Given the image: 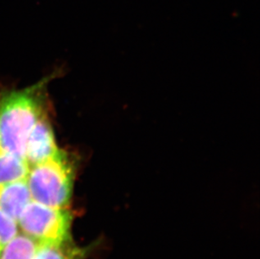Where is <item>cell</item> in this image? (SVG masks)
<instances>
[{"label": "cell", "instance_id": "6da1fadb", "mask_svg": "<svg viewBox=\"0 0 260 259\" xmlns=\"http://www.w3.org/2000/svg\"><path fill=\"white\" fill-rule=\"evenodd\" d=\"M45 82L0 98V149L25 160L29 134L45 114Z\"/></svg>", "mask_w": 260, "mask_h": 259}, {"label": "cell", "instance_id": "7a4b0ae2", "mask_svg": "<svg viewBox=\"0 0 260 259\" xmlns=\"http://www.w3.org/2000/svg\"><path fill=\"white\" fill-rule=\"evenodd\" d=\"M74 179L73 161L61 150L52 158L29 166L26 177L32 201L54 208L69 206Z\"/></svg>", "mask_w": 260, "mask_h": 259}, {"label": "cell", "instance_id": "3957f363", "mask_svg": "<svg viewBox=\"0 0 260 259\" xmlns=\"http://www.w3.org/2000/svg\"><path fill=\"white\" fill-rule=\"evenodd\" d=\"M71 213L66 208H54L31 201L17 222L23 234L38 245L62 246L71 240Z\"/></svg>", "mask_w": 260, "mask_h": 259}, {"label": "cell", "instance_id": "277c9868", "mask_svg": "<svg viewBox=\"0 0 260 259\" xmlns=\"http://www.w3.org/2000/svg\"><path fill=\"white\" fill-rule=\"evenodd\" d=\"M54 133L46 115H42L32 129L25 152V161L29 166L41 164L58 153Z\"/></svg>", "mask_w": 260, "mask_h": 259}, {"label": "cell", "instance_id": "5b68a950", "mask_svg": "<svg viewBox=\"0 0 260 259\" xmlns=\"http://www.w3.org/2000/svg\"><path fill=\"white\" fill-rule=\"evenodd\" d=\"M31 201L26 179L0 185V209L16 221Z\"/></svg>", "mask_w": 260, "mask_h": 259}, {"label": "cell", "instance_id": "8992f818", "mask_svg": "<svg viewBox=\"0 0 260 259\" xmlns=\"http://www.w3.org/2000/svg\"><path fill=\"white\" fill-rule=\"evenodd\" d=\"M29 168L24 159L0 149V185L26 179Z\"/></svg>", "mask_w": 260, "mask_h": 259}, {"label": "cell", "instance_id": "52a82bcc", "mask_svg": "<svg viewBox=\"0 0 260 259\" xmlns=\"http://www.w3.org/2000/svg\"><path fill=\"white\" fill-rule=\"evenodd\" d=\"M38 244L26 235L18 234L4 248L0 259H34Z\"/></svg>", "mask_w": 260, "mask_h": 259}, {"label": "cell", "instance_id": "ba28073f", "mask_svg": "<svg viewBox=\"0 0 260 259\" xmlns=\"http://www.w3.org/2000/svg\"><path fill=\"white\" fill-rule=\"evenodd\" d=\"M84 253L81 250L62 246L38 245L34 259H82Z\"/></svg>", "mask_w": 260, "mask_h": 259}, {"label": "cell", "instance_id": "9c48e42d", "mask_svg": "<svg viewBox=\"0 0 260 259\" xmlns=\"http://www.w3.org/2000/svg\"><path fill=\"white\" fill-rule=\"evenodd\" d=\"M19 234V225L16 220L0 209V254L10 241Z\"/></svg>", "mask_w": 260, "mask_h": 259}]
</instances>
